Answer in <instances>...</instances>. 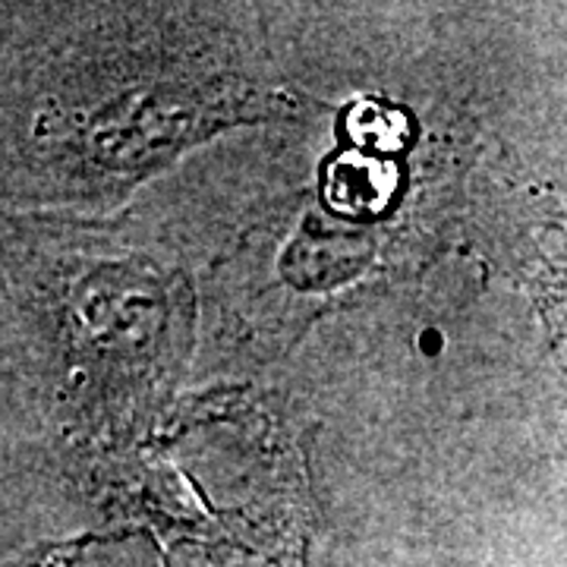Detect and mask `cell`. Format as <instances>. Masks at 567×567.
Listing matches in <instances>:
<instances>
[{
  "label": "cell",
  "instance_id": "6da1fadb",
  "mask_svg": "<svg viewBox=\"0 0 567 567\" xmlns=\"http://www.w3.org/2000/svg\"><path fill=\"white\" fill-rule=\"evenodd\" d=\"M394 183H398V174L391 164L350 152L328 167L324 196L347 215H375L391 203Z\"/></svg>",
  "mask_w": 567,
  "mask_h": 567
},
{
  "label": "cell",
  "instance_id": "7a4b0ae2",
  "mask_svg": "<svg viewBox=\"0 0 567 567\" xmlns=\"http://www.w3.org/2000/svg\"><path fill=\"white\" fill-rule=\"evenodd\" d=\"M347 133L360 145L369 148H379V152H391V148H401L406 136V121L404 114L382 107V104H357L347 117Z\"/></svg>",
  "mask_w": 567,
  "mask_h": 567
}]
</instances>
